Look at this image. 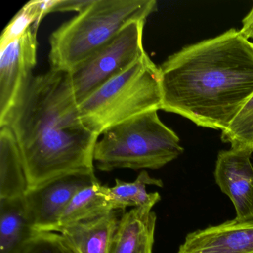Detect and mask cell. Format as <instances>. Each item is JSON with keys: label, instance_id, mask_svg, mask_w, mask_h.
Wrapping results in <instances>:
<instances>
[{"label": "cell", "instance_id": "20", "mask_svg": "<svg viewBox=\"0 0 253 253\" xmlns=\"http://www.w3.org/2000/svg\"><path fill=\"white\" fill-rule=\"evenodd\" d=\"M94 0H52L50 2L48 14L56 12H82Z\"/></svg>", "mask_w": 253, "mask_h": 253}, {"label": "cell", "instance_id": "11", "mask_svg": "<svg viewBox=\"0 0 253 253\" xmlns=\"http://www.w3.org/2000/svg\"><path fill=\"white\" fill-rule=\"evenodd\" d=\"M153 207H136L121 215L109 253H152L157 220Z\"/></svg>", "mask_w": 253, "mask_h": 253}, {"label": "cell", "instance_id": "9", "mask_svg": "<svg viewBox=\"0 0 253 253\" xmlns=\"http://www.w3.org/2000/svg\"><path fill=\"white\" fill-rule=\"evenodd\" d=\"M252 152L231 148L217 155L214 176L220 190L227 195L238 220H253V166Z\"/></svg>", "mask_w": 253, "mask_h": 253}, {"label": "cell", "instance_id": "15", "mask_svg": "<svg viewBox=\"0 0 253 253\" xmlns=\"http://www.w3.org/2000/svg\"><path fill=\"white\" fill-rule=\"evenodd\" d=\"M146 186L163 187L164 183L161 179L151 177L147 171H140L135 180L126 182L116 179L114 186L98 184V191L106 198L114 211L125 210L127 207H141L144 206L155 207L161 201L158 192H148Z\"/></svg>", "mask_w": 253, "mask_h": 253}, {"label": "cell", "instance_id": "8", "mask_svg": "<svg viewBox=\"0 0 253 253\" xmlns=\"http://www.w3.org/2000/svg\"><path fill=\"white\" fill-rule=\"evenodd\" d=\"M97 181L94 171H80L28 190L24 200L34 231L55 232L60 216L77 192Z\"/></svg>", "mask_w": 253, "mask_h": 253}, {"label": "cell", "instance_id": "3", "mask_svg": "<svg viewBox=\"0 0 253 253\" xmlns=\"http://www.w3.org/2000/svg\"><path fill=\"white\" fill-rule=\"evenodd\" d=\"M155 11V0H94L51 34L50 69L72 72L127 25Z\"/></svg>", "mask_w": 253, "mask_h": 253}, {"label": "cell", "instance_id": "21", "mask_svg": "<svg viewBox=\"0 0 253 253\" xmlns=\"http://www.w3.org/2000/svg\"><path fill=\"white\" fill-rule=\"evenodd\" d=\"M241 35L251 42L253 46V7L242 21V28L239 30Z\"/></svg>", "mask_w": 253, "mask_h": 253}, {"label": "cell", "instance_id": "18", "mask_svg": "<svg viewBox=\"0 0 253 253\" xmlns=\"http://www.w3.org/2000/svg\"><path fill=\"white\" fill-rule=\"evenodd\" d=\"M223 143L231 148L253 152V95L249 99L232 124L221 131Z\"/></svg>", "mask_w": 253, "mask_h": 253}, {"label": "cell", "instance_id": "17", "mask_svg": "<svg viewBox=\"0 0 253 253\" xmlns=\"http://www.w3.org/2000/svg\"><path fill=\"white\" fill-rule=\"evenodd\" d=\"M50 2V0H32L26 3L4 29L0 38V47L17 39L32 25L41 24L48 14Z\"/></svg>", "mask_w": 253, "mask_h": 253}, {"label": "cell", "instance_id": "4", "mask_svg": "<svg viewBox=\"0 0 253 253\" xmlns=\"http://www.w3.org/2000/svg\"><path fill=\"white\" fill-rule=\"evenodd\" d=\"M149 111L106 129L97 140L94 161L100 171L158 169L183 153L177 134Z\"/></svg>", "mask_w": 253, "mask_h": 253}, {"label": "cell", "instance_id": "16", "mask_svg": "<svg viewBox=\"0 0 253 253\" xmlns=\"http://www.w3.org/2000/svg\"><path fill=\"white\" fill-rule=\"evenodd\" d=\"M97 181L81 189L73 197L60 216L57 232L60 228L91 220L114 211L103 195L99 192Z\"/></svg>", "mask_w": 253, "mask_h": 253}, {"label": "cell", "instance_id": "1", "mask_svg": "<svg viewBox=\"0 0 253 253\" xmlns=\"http://www.w3.org/2000/svg\"><path fill=\"white\" fill-rule=\"evenodd\" d=\"M161 110L225 131L253 95V46L231 29L183 47L159 66Z\"/></svg>", "mask_w": 253, "mask_h": 253}, {"label": "cell", "instance_id": "14", "mask_svg": "<svg viewBox=\"0 0 253 253\" xmlns=\"http://www.w3.org/2000/svg\"><path fill=\"white\" fill-rule=\"evenodd\" d=\"M35 233L24 197L0 199V253H17Z\"/></svg>", "mask_w": 253, "mask_h": 253}, {"label": "cell", "instance_id": "10", "mask_svg": "<svg viewBox=\"0 0 253 253\" xmlns=\"http://www.w3.org/2000/svg\"><path fill=\"white\" fill-rule=\"evenodd\" d=\"M178 253H253V220L234 219L191 232Z\"/></svg>", "mask_w": 253, "mask_h": 253}, {"label": "cell", "instance_id": "2", "mask_svg": "<svg viewBox=\"0 0 253 253\" xmlns=\"http://www.w3.org/2000/svg\"><path fill=\"white\" fill-rule=\"evenodd\" d=\"M20 149L28 190L72 173L94 171L100 136L80 116L69 72L32 77L5 124Z\"/></svg>", "mask_w": 253, "mask_h": 253}, {"label": "cell", "instance_id": "6", "mask_svg": "<svg viewBox=\"0 0 253 253\" xmlns=\"http://www.w3.org/2000/svg\"><path fill=\"white\" fill-rule=\"evenodd\" d=\"M146 22L137 20L127 25L116 36L69 72L78 105L146 54L143 42Z\"/></svg>", "mask_w": 253, "mask_h": 253}, {"label": "cell", "instance_id": "7", "mask_svg": "<svg viewBox=\"0 0 253 253\" xmlns=\"http://www.w3.org/2000/svg\"><path fill=\"white\" fill-rule=\"evenodd\" d=\"M39 23L0 47V126L5 124L32 78L37 65Z\"/></svg>", "mask_w": 253, "mask_h": 253}, {"label": "cell", "instance_id": "12", "mask_svg": "<svg viewBox=\"0 0 253 253\" xmlns=\"http://www.w3.org/2000/svg\"><path fill=\"white\" fill-rule=\"evenodd\" d=\"M121 217L112 211L91 220L60 228L61 234L78 253H109Z\"/></svg>", "mask_w": 253, "mask_h": 253}, {"label": "cell", "instance_id": "5", "mask_svg": "<svg viewBox=\"0 0 253 253\" xmlns=\"http://www.w3.org/2000/svg\"><path fill=\"white\" fill-rule=\"evenodd\" d=\"M159 67L147 53L79 104L84 125L100 136L103 131L137 115L161 109Z\"/></svg>", "mask_w": 253, "mask_h": 253}, {"label": "cell", "instance_id": "13", "mask_svg": "<svg viewBox=\"0 0 253 253\" xmlns=\"http://www.w3.org/2000/svg\"><path fill=\"white\" fill-rule=\"evenodd\" d=\"M28 182L18 145L8 126L0 127V199L22 198Z\"/></svg>", "mask_w": 253, "mask_h": 253}, {"label": "cell", "instance_id": "19", "mask_svg": "<svg viewBox=\"0 0 253 253\" xmlns=\"http://www.w3.org/2000/svg\"><path fill=\"white\" fill-rule=\"evenodd\" d=\"M17 253H78L61 234L54 232H35Z\"/></svg>", "mask_w": 253, "mask_h": 253}]
</instances>
